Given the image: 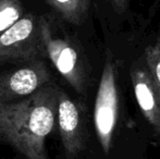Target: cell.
<instances>
[{"label": "cell", "mask_w": 160, "mask_h": 159, "mask_svg": "<svg viewBox=\"0 0 160 159\" xmlns=\"http://www.w3.org/2000/svg\"><path fill=\"white\" fill-rule=\"evenodd\" d=\"M58 92L47 84L22 100L0 104V142L25 159H49L46 138L55 127Z\"/></svg>", "instance_id": "cell-1"}, {"label": "cell", "mask_w": 160, "mask_h": 159, "mask_svg": "<svg viewBox=\"0 0 160 159\" xmlns=\"http://www.w3.org/2000/svg\"><path fill=\"white\" fill-rule=\"evenodd\" d=\"M39 17L28 13L0 35V64L33 62L46 58Z\"/></svg>", "instance_id": "cell-2"}, {"label": "cell", "mask_w": 160, "mask_h": 159, "mask_svg": "<svg viewBox=\"0 0 160 159\" xmlns=\"http://www.w3.org/2000/svg\"><path fill=\"white\" fill-rule=\"evenodd\" d=\"M40 31L46 56L50 59L58 72L78 93H84L86 77L84 64L78 50L69 40L56 36L52 22L48 17H39Z\"/></svg>", "instance_id": "cell-3"}, {"label": "cell", "mask_w": 160, "mask_h": 159, "mask_svg": "<svg viewBox=\"0 0 160 159\" xmlns=\"http://www.w3.org/2000/svg\"><path fill=\"white\" fill-rule=\"evenodd\" d=\"M119 95L117 87L116 69L110 59L106 61L97 92L94 123L99 143L108 154L111 148L112 136L118 122Z\"/></svg>", "instance_id": "cell-4"}, {"label": "cell", "mask_w": 160, "mask_h": 159, "mask_svg": "<svg viewBox=\"0 0 160 159\" xmlns=\"http://www.w3.org/2000/svg\"><path fill=\"white\" fill-rule=\"evenodd\" d=\"M50 72L42 61L0 74V104L14 102L28 97L50 82Z\"/></svg>", "instance_id": "cell-5"}, {"label": "cell", "mask_w": 160, "mask_h": 159, "mask_svg": "<svg viewBox=\"0 0 160 159\" xmlns=\"http://www.w3.org/2000/svg\"><path fill=\"white\" fill-rule=\"evenodd\" d=\"M57 118L65 152L70 156L78 155L83 151L85 142L81 108L61 89L58 92Z\"/></svg>", "instance_id": "cell-6"}, {"label": "cell", "mask_w": 160, "mask_h": 159, "mask_svg": "<svg viewBox=\"0 0 160 159\" xmlns=\"http://www.w3.org/2000/svg\"><path fill=\"white\" fill-rule=\"evenodd\" d=\"M137 104L146 120L160 134V97L147 68L137 67L131 71Z\"/></svg>", "instance_id": "cell-7"}, {"label": "cell", "mask_w": 160, "mask_h": 159, "mask_svg": "<svg viewBox=\"0 0 160 159\" xmlns=\"http://www.w3.org/2000/svg\"><path fill=\"white\" fill-rule=\"evenodd\" d=\"M65 21L73 24H81L85 20L89 8V0H46Z\"/></svg>", "instance_id": "cell-8"}, {"label": "cell", "mask_w": 160, "mask_h": 159, "mask_svg": "<svg viewBox=\"0 0 160 159\" xmlns=\"http://www.w3.org/2000/svg\"><path fill=\"white\" fill-rule=\"evenodd\" d=\"M23 13L20 0H0V35L14 24Z\"/></svg>", "instance_id": "cell-9"}, {"label": "cell", "mask_w": 160, "mask_h": 159, "mask_svg": "<svg viewBox=\"0 0 160 159\" xmlns=\"http://www.w3.org/2000/svg\"><path fill=\"white\" fill-rule=\"evenodd\" d=\"M145 60L147 70L156 85L160 97V40L146 49Z\"/></svg>", "instance_id": "cell-10"}, {"label": "cell", "mask_w": 160, "mask_h": 159, "mask_svg": "<svg viewBox=\"0 0 160 159\" xmlns=\"http://www.w3.org/2000/svg\"><path fill=\"white\" fill-rule=\"evenodd\" d=\"M128 0H110V2L112 3V6L119 11H122L127 8Z\"/></svg>", "instance_id": "cell-11"}]
</instances>
